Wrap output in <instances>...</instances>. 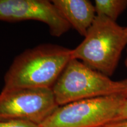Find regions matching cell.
Returning <instances> with one entry per match:
<instances>
[{"instance_id": "3", "label": "cell", "mask_w": 127, "mask_h": 127, "mask_svg": "<svg viewBox=\"0 0 127 127\" xmlns=\"http://www.w3.org/2000/svg\"><path fill=\"white\" fill-rule=\"evenodd\" d=\"M126 87L125 79L113 81L79 60L72 58L52 90L57 104L62 106L80 100L123 94Z\"/></svg>"}, {"instance_id": "7", "label": "cell", "mask_w": 127, "mask_h": 127, "mask_svg": "<svg viewBox=\"0 0 127 127\" xmlns=\"http://www.w3.org/2000/svg\"><path fill=\"white\" fill-rule=\"evenodd\" d=\"M62 17L81 36H85L96 16L95 6L88 0H52Z\"/></svg>"}, {"instance_id": "13", "label": "cell", "mask_w": 127, "mask_h": 127, "mask_svg": "<svg viewBox=\"0 0 127 127\" xmlns=\"http://www.w3.org/2000/svg\"><path fill=\"white\" fill-rule=\"evenodd\" d=\"M125 66L127 67V58H126V59H125Z\"/></svg>"}, {"instance_id": "10", "label": "cell", "mask_w": 127, "mask_h": 127, "mask_svg": "<svg viewBox=\"0 0 127 127\" xmlns=\"http://www.w3.org/2000/svg\"><path fill=\"white\" fill-rule=\"evenodd\" d=\"M124 119H127V98L125 99L123 104L120 107L114 121L124 120Z\"/></svg>"}, {"instance_id": "11", "label": "cell", "mask_w": 127, "mask_h": 127, "mask_svg": "<svg viewBox=\"0 0 127 127\" xmlns=\"http://www.w3.org/2000/svg\"><path fill=\"white\" fill-rule=\"evenodd\" d=\"M102 127H127V119L114 121Z\"/></svg>"}, {"instance_id": "6", "label": "cell", "mask_w": 127, "mask_h": 127, "mask_svg": "<svg viewBox=\"0 0 127 127\" xmlns=\"http://www.w3.org/2000/svg\"><path fill=\"white\" fill-rule=\"evenodd\" d=\"M34 20L48 26L50 34L60 37L71 28L48 0H0V21L8 23Z\"/></svg>"}, {"instance_id": "5", "label": "cell", "mask_w": 127, "mask_h": 127, "mask_svg": "<svg viewBox=\"0 0 127 127\" xmlns=\"http://www.w3.org/2000/svg\"><path fill=\"white\" fill-rule=\"evenodd\" d=\"M58 107L51 88H17L0 93V120L41 125Z\"/></svg>"}, {"instance_id": "1", "label": "cell", "mask_w": 127, "mask_h": 127, "mask_svg": "<svg viewBox=\"0 0 127 127\" xmlns=\"http://www.w3.org/2000/svg\"><path fill=\"white\" fill-rule=\"evenodd\" d=\"M71 59L72 50L55 44H41L25 50L14 58L6 72L2 91L52 89Z\"/></svg>"}, {"instance_id": "12", "label": "cell", "mask_w": 127, "mask_h": 127, "mask_svg": "<svg viewBox=\"0 0 127 127\" xmlns=\"http://www.w3.org/2000/svg\"><path fill=\"white\" fill-rule=\"evenodd\" d=\"M125 81H126V84H127V87H126V89H125V91L123 93V95L125 96V98H127V79H125Z\"/></svg>"}, {"instance_id": "2", "label": "cell", "mask_w": 127, "mask_h": 127, "mask_svg": "<svg viewBox=\"0 0 127 127\" xmlns=\"http://www.w3.org/2000/svg\"><path fill=\"white\" fill-rule=\"evenodd\" d=\"M127 45V28L96 15L84 39L72 50V58L109 77L115 72Z\"/></svg>"}, {"instance_id": "8", "label": "cell", "mask_w": 127, "mask_h": 127, "mask_svg": "<svg viewBox=\"0 0 127 127\" xmlns=\"http://www.w3.org/2000/svg\"><path fill=\"white\" fill-rule=\"evenodd\" d=\"M97 15H103L116 22L119 15L127 8V0H95Z\"/></svg>"}, {"instance_id": "9", "label": "cell", "mask_w": 127, "mask_h": 127, "mask_svg": "<svg viewBox=\"0 0 127 127\" xmlns=\"http://www.w3.org/2000/svg\"><path fill=\"white\" fill-rule=\"evenodd\" d=\"M0 127H41L30 122L18 120H0Z\"/></svg>"}, {"instance_id": "4", "label": "cell", "mask_w": 127, "mask_h": 127, "mask_svg": "<svg viewBox=\"0 0 127 127\" xmlns=\"http://www.w3.org/2000/svg\"><path fill=\"white\" fill-rule=\"evenodd\" d=\"M126 98L122 94L59 106L41 127H102L115 120Z\"/></svg>"}]
</instances>
